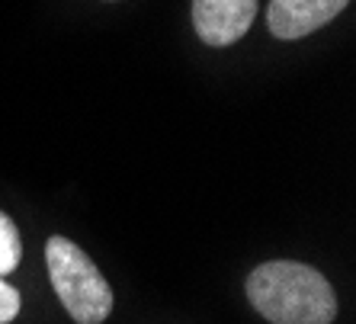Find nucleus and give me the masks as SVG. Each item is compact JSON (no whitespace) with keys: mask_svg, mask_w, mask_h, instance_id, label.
<instances>
[{"mask_svg":"<svg viewBox=\"0 0 356 324\" xmlns=\"http://www.w3.org/2000/svg\"><path fill=\"white\" fill-rule=\"evenodd\" d=\"M17 315H19V292L0 276V324L17 321Z\"/></svg>","mask_w":356,"mask_h":324,"instance_id":"6","label":"nucleus"},{"mask_svg":"<svg viewBox=\"0 0 356 324\" xmlns=\"http://www.w3.org/2000/svg\"><path fill=\"white\" fill-rule=\"evenodd\" d=\"M257 0H193V26L206 45H232L250 29Z\"/></svg>","mask_w":356,"mask_h":324,"instance_id":"3","label":"nucleus"},{"mask_svg":"<svg viewBox=\"0 0 356 324\" xmlns=\"http://www.w3.org/2000/svg\"><path fill=\"white\" fill-rule=\"evenodd\" d=\"M23 260V241H19V228L7 212H0V276L13 273Z\"/></svg>","mask_w":356,"mask_h":324,"instance_id":"5","label":"nucleus"},{"mask_svg":"<svg viewBox=\"0 0 356 324\" xmlns=\"http://www.w3.org/2000/svg\"><path fill=\"white\" fill-rule=\"evenodd\" d=\"M45 264H49L51 286L61 305L77 324H103L113 311V289L87 250L61 234L45 241Z\"/></svg>","mask_w":356,"mask_h":324,"instance_id":"2","label":"nucleus"},{"mask_svg":"<svg viewBox=\"0 0 356 324\" xmlns=\"http://www.w3.org/2000/svg\"><path fill=\"white\" fill-rule=\"evenodd\" d=\"M350 0H270L266 26L276 39H302L327 26Z\"/></svg>","mask_w":356,"mask_h":324,"instance_id":"4","label":"nucleus"},{"mask_svg":"<svg viewBox=\"0 0 356 324\" xmlns=\"http://www.w3.org/2000/svg\"><path fill=\"white\" fill-rule=\"evenodd\" d=\"M248 299L270 324H331L337 295L315 266L296 260H270L250 270Z\"/></svg>","mask_w":356,"mask_h":324,"instance_id":"1","label":"nucleus"}]
</instances>
